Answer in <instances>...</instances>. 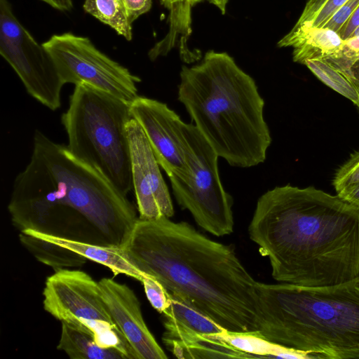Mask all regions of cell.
Here are the masks:
<instances>
[{
	"mask_svg": "<svg viewBox=\"0 0 359 359\" xmlns=\"http://www.w3.org/2000/svg\"><path fill=\"white\" fill-rule=\"evenodd\" d=\"M337 193L344 200L359 207V182L350 184Z\"/></svg>",
	"mask_w": 359,
	"mask_h": 359,
	"instance_id": "obj_30",
	"label": "cell"
},
{
	"mask_svg": "<svg viewBox=\"0 0 359 359\" xmlns=\"http://www.w3.org/2000/svg\"><path fill=\"white\" fill-rule=\"evenodd\" d=\"M210 3L216 6L224 14L226 12V6L229 0H208Z\"/></svg>",
	"mask_w": 359,
	"mask_h": 359,
	"instance_id": "obj_34",
	"label": "cell"
},
{
	"mask_svg": "<svg viewBox=\"0 0 359 359\" xmlns=\"http://www.w3.org/2000/svg\"><path fill=\"white\" fill-rule=\"evenodd\" d=\"M303 65L326 86L348 98L357 105L359 93L354 83L346 74L327 61L320 59L308 60Z\"/></svg>",
	"mask_w": 359,
	"mask_h": 359,
	"instance_id": "obj_22",
	"label": "cell"
},
{
	"mask_svg": "<svg viewBox=\"0 0 359 359\" xmlns=\"http://www.w3.org/2000/svg\"><path fill=\"white\" fill-rule=\"evenodd\" d=\"M51 7L61 11H70L73 7L72 0H41Z\"/></svg>",
	"mask_w": 359,
	"mask_h": 359,
	"instance_id": "obj_32",
	"label": "cell"
},
{
	"mask_svg": "<svg viewBox=\"0 0 359 359\" xmlns=\"http://www.w3.org/2000/svg\"><path fill=\"white\" fill-rule=\"evenodd\" d=\"M354 84H355V83H354ZM355 86H356V87H357V88H358V93H359V86H357V85H355ZM357 106H358V107L359 108V102H358V104H357Z\"/></svg>",
	"mask_w": 359,
	"mask_h": 359,
	"instance_id": "obj_36",
	"label": "cell"
},
{
	"mask_svg": "<svg viewBox=\"0 0 359 359\" xmlns=\"http://www.w3.org/2000/svg\"><path fill=\"white\" fill-rule=\"evenodd\" d=\"M98 282L109 311L136 358H168L147 327L140 303L134 292L126 285L112 278H104Z\"/></svg>",
	"mask_w": 359,
	"mask_h": 359,
	"instance_id": "obj_13",
	"label": "cell"
},
{
	"mask_svg": "<svg viewBox=\"0 0 359 359\" xmlns=\"http://www.w3.org/2000/svg\"><path fill=\"white\" fill-rule=\"evenodd\" d=\"M359 60V26L345 40L340 59L332 66L342 72H346Z\"/></svg>",
	"mask_w": 359,
	"mask_h": 359,
	"instance_id": "obj_27",
	"label": "cell"
},
{
	"mask_svg": "<svg viewBox=\"0 0 359 359\" xmlns=\"http://www.w3.org/2000/svg\"><path fill=\"white\" fill-rule=\"evenodd\" d=\"M248 233L278 282L321 287L359 278V207L337 194L276 187L259 198Z\"/></svg>",
	"mask_w": 359,
	"mask_h": 359,
	"instance_id": "obj_2",
	"label": "cell"
},
{
	"mask_svg": "<svg viewBox=\"0 0 359 359\" xmlns=\"http://www.w3.org/2000/svg\"><path fill=\"white\" fill-rule=\"evenodd\" d=\"M161 4L165 7L167 8L168 6V0H160Z\"/></svg>",
	"mask_w": 359,
	"mask_h": 359,
	"instance_id": "obj_35",
	"label": "cell"
},
{
	"mask_svg": "<svg viewBox=\"0 0 359 359\" xmlns=\"http://www.w3.org/2000/svg\"><path fill=\"white\" fill-rule=\"evenodd\" d=\"M128 18L133 23L140 15L147 13L151 8V0H122Z\"/></svg>",
	"mask_w": 359,
	"mask_h": 359,
	"instance_id": "obj_29",
	"label": "cell"
},
{
	"mask_svg": "<svg viewBox=\"0 0 359 359\" xmlns=\"http://www.w3.org/2000/svg\"><path fill=\"white\" fill-rule=\"evenodd\" d=\"M259 334L313 358L359 359V278L330 286L257 282Z\"/></svg>",
	"mask_w": 359,
	"mask_h": 359,
	"instance_id": "obj_5",
	"label": "cell"
},
{
	"mask_svg": "<svg viewBox=\"0 0 359 359\" xmlns=\"http://www.w3.org/2000/svg\"><path fill=\"white\" fill-rule=\"evenodd\" d=\"M178 358H252L254 355L237 350L212 334H188L162 339Z\"/></svg>",
	"mask_w": 359,
	"mask_h": 359,
	"instance_id": "obj_17",
	"label": "cell"
},
{
	"mask_svg": "<svg viewBox=\"0 0 359 359\" xmlns=\"http://www.w3.org/2000/svg\"><path fill=\"white\" fill-rule=\"evenodd\" d=\"M0 53L28 94L50 110L60 107L65 83L54 60L20 23L8 0H0Z\"/></svg>",
	"mask_w": 359,
	"mask_h": 359,
	"instance_id": "obj_10",
	"label": "cell"
},
{
	"mask_svg": "<svg viewBox=\"0 0 359 359\" xmlns=\"http://www.w3.org/2000/svg\"><path fill=\"white\" fill-rule=\"evenodd\" d=\"M130 103L86 84L76 85L61 122L69 151L121 194L133 188L127 124Z\"/></svg>",
	"mask_w": 359,
	"mask_h": 359,
	"instance_id": "obj_6",
	"label": "cell"
},
{
	"mask_svg": "<svg viewBox=\"0 0 359 359\" xmlns=\"http://www.w3.org/2000/svg\"><path fill=\"white\" fill-rule=\"evenodd\" d=\"M84 11L107 25L127 41L132 39L130 22L122 0H85Z\"/></svg>",
	"mask_w": 359,
	"mask_h": 359,
	"instance_id": "obj_21",
	"label": "cell"
},
{
	"mask_svg": "<svg viewBox=\"0 0 359 359\" xmlns=\"http://www.w3.org/2000/svg\"><path fill=\"white\" fill-rule=\"evenodd\" d=\"M213 335L234 348L254 355L255 358L309 359L312 356L306 352L294 350L272 342L258 332H236L224 330Z\"/></svg>",
	"mask_w": 359,
	"mask_h": 359,
	"instance_id": "obj_18",
	"label": "cell"
},
{
	"mask_svg": "<svg viewBox=\"0 0 359 359\" xmlns=\"http://www.w3.org/2000/svg\"><path fill=\"white\" fill-rule=\"evenodd\" d=\"M130 112L168 177L184 179L189 171L182 140L184 122L179 115L165 103L143 96L130 103Z\"/></svg>",
	"mask_w": 359,
	"mask_h": 359,
	"instance_id": "obj_11",
	"label": "cell"
},
{
	"mask_svg": "<svg viewBox=\"0 0 359 359\" xmlns=\"http://www.w3.org/2000/svg\"><path fill=\"white\" fill-rule=\"evenodd\" d=\"M277 46L292 47L295 62L303 64L308 60L320 59L333 65L341 57L344 40L330 29L296 23Z\"/></svg>",
	"mask_w": 359,
	"mask_h": 359,
	"instance_id": "obj_14",
	"label": "cell"
},
{
	"mask_svg": "<svg viewBox=\"0 0 359 359\" xmlns=\"http://www.w3.org/2000/svg\"><path fill=\"white\" fill-rule=\"evenodd\" d=\"M169 293L170 304L163 313L165 332L162 339L194 333L217 334L225 330L183 296Z\"/></svg>",
	"mask_w": 359,
	"mask_h": 359,
	"instance_id": "obj_15",
	"label": "cell"
},
{
	"mask_svg": "<svg viewBox=\"0 0 359 359\" xmlns=\"http://www.w3.org/2000/svg\"><path fill=\"white\" fill-rule=\"evenodd\" d=\"M65 83L86 84L131 103L141 79L103 53L87 37L67 32L43 43Z\"/></svg>",
	"mask_w": 359,
	"mask_h": 359,
	"instance_id": "obj_9",
	"label": "cell"
},
{
	"mask_svg": "<svg viewBox=\"0 0 359 359\" xmlns=\"http://www.w3.org/2000/svg\"><path fill=\"white\" fill-rule=\"evenodd\" d=\"M359 182V151L353 154L336 172L333 186L337 192L344 187Z\"/></svg>",
	"mask_w": 359,
	"mask_h": 359,
	"instance_id": "obj_26",
	"label": "cell"
},
{
	"mask_svg": "<svg viewBox=\"0 0 359 359\" xmlns=\"http://www.w3.org/2000/svg\"><path fill=\"white\" fill-rule=\"evenodd\" d=\"M22 245L41 263L55 271L83 266L87 259L80 254L34 235L20 232Z\"/></svg>",
	"mask_w": 359,
	"mask_h": 359,
	"instance_id": "obj_20",
	"label": "cell"
},
{
	"mask_svg": "<svg viewBox=\"0 0 359 359\" xmlns=\"http://www.w3.org/2000/svg\"><path fill=\"white\" fill-rule=\"evenodd\" d=\"M182 133L189 172L184 179L168 177L173 195L206 231L229 235L233 231V200L222 184L219 156L194 124L184 122Z\"/></svg>",
	"mask_w": 359,
	"mask_h": 359,
	"instance_id": "obj_7",
	"label": "cell"
},
{
	"mask_svg": "<svg viewBox=\"0 0 359 359\" xmlns=\"http://www.w3.org/2000/svg\"><path fill=\"white\" fill-rule=\"evenodd\" d=\"M8 210L20 232L118 248L139 218L127 196L39 130L30 161L14 180Z\"/></svg>",
	"mask_w": 359,
	"mask_h": 359,
	"instance_id": "obj_1",
	"label": "cell"
},
{
	"mask_svg": "<svg viewBox=\"0 0 359 359\" xmlns=\"http://www.w3.org/2000/svg\"><path fill=\"white\" fill-rule=\"evenodd\" d=\"M359 26V6L350 16L345 24L337 32L343 40L346 39Z\"/></svg>",
	"mask_w": 359,
	"mask_h": 359,
	"instance_id": "obj_31",
	"label": "cell"
},
{
	"mask_svg": "<svg viewBox=\"0 0 359 359\" xmlns=\"http://www.w3.org/2000/svg\"><path fill=\"white\" fill-rule=\"evenodd\" d=\"M46 311L91 335L102 348H113L137 359L104 300L99 282L87 273L63 269L48 276L43 290Z\"/></svg>",
	"mask_w": 359,
	"mask_h": 359,
	"instance_id": "obj_8",
	"label": "cell"
},
{
	"mask_svg": "<svg viewBox=\"0 0 359 359\" xmlns=\"http://www.w3.org/2000/svg\"><path fill=\"white\" fill-rule=\"evenodd\" d=\"M202 0H168L169 30L165 39L170 43L187 42L191 32V8Z\"/></svg>",
	"mask_w": 359,
	"mask_h": 359,
	"instance_id": "obj_23",
	"label": "cell"
},
{
	"mask_svg": "<svg viewBox=\"0 0 359 359\" xmlns=\"http://www.w3.org/2000/svg\"><path fill=\"white\" fill-rule=\"evenodd\" d=\"M127 131L132 183L139 219L152 220L171 217L174 208L170 192L144 130L132 118L127 124Z\"/></svg>",
	"mask_w": 359,
	"mask_h": 359,
	"instance_id": "obj_12",
	"label": "cell"
},
{
	"mask_svg": "<svg viewBox=\"0 0 359 359\" xmlns=\"http://www.w3.org/2000/svg\"><path fill=\"white\" fill-rule=\"evenodd\" d=\"M123 250L140 271L225 330L259 331L257 281L231 246L208 238L184 222L138 218Z\"/></svg>",
	"mask_w": 359,
	"mask_h": 359,
	"instance_id": "obj_3",
	"label": "cell"
},
{
	"mask_svg": "<svg viewBox=\"0 0 359 359\" xmlns=\"http://www.w3.org/2000/svg\"><path fill=\"white\" fill-rule=\"evenodd\" d=\"M177 99L219 157L238 168L266 160L271 143L264 101L255 80L225 52L209 50L183 65Z\"/></svg>",
	"mask_w": 359,
	"mask_h": 359,
	"instance_id": "obj_4",
	"label": "cell"
},
{
	"mask_svg": "<svg viewBox=\"0 0 359 359\" xmlns=\"http://www.w3.org/2000/svg\"><path fill=\"white\" fill-rule=\"evenodd\" d=\"M359 6V0H348L323 27L338 32Z\"/></svg>",
	"mask_w": 359,
	"mask_h": 359,
	"instance_id": "obj_28",
	"label": "cell"
},
{
	"mask_svg": "<svg viewBox=\"0 0 359 359\" xmlns=\"http://www.w3.org/2000/svg\"><path fill=\"white\" fill-rule=\"evenodd\" d=\"M348 0H306L296 23L323 27Z\"/></svg>",
	"mask_w": 359,
	"mask_h": 359,
	"instance_id": "obj_24",
	"label": "cell"
},
{
	"mask_svg": "<svg viewBox=\"0 0 359 359\" xmlns=\"http://www.w3.org/2000/svg\"><path fill=\"white\" fill-rule=\"evenodd\" d=\"M20 232H25L69 248L87 259L107 266L115 276L122 273L140 282L147 276L131 263L123 248L104 247L60 238L31 229Z\"/></svg>",
	"mask_w": 359,
	"mask_h": 359,
	"instance_id": "obj_16",
	"label": "cell"
},
{
	"mask_svg": "<svg viewBox=\"0 0 359 359\" xmlns=\"http://www.w3.org/2000/svg\"><path fill=\"white\" fill-rule=\"evenodd\" d=\"M141 283L153 308L163 313L170 304L169 292L158 280L149 275L144 276Z\"/></svg>",
	"mask_w": 359,
	"mask_h": 359,
	"instance_id": "obj_25",
	"label": "cell"
},
{
	"mask_svg": "<svg viewBox=\"0 0 359 359\" xmlns=\"http://www.w3.org/2000/svg\"><path fill=\"white\" fill-rule=\"evenodd\" d=\"M344 73L355 85L359 86V60L352 64Z\"/></svg>",
	"mask_w": 359,
	"mask_h": 359,
	"instance_id": "obj_33",
	"label": "cell"
},
{
	"mask_svg": "<svg viewBox=\"0 0 359 359\" xmlns=\"http://www.w3.org/2000/svg\"><path fill=\"white\" fill-rule=\"evenodd\" d=\"M62 330L58 350L72 359H127L121 351L113 348L99 346L93 337L66 323L61 322Z\"/></svg>",
	"mask_w": 359,
	"mask_h": 359,
	"instance_id": "obj_19",
	"label": "cell"
}]
</instances>
